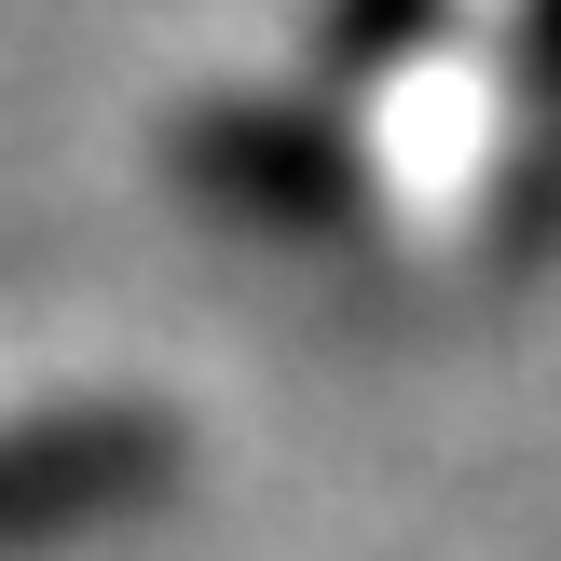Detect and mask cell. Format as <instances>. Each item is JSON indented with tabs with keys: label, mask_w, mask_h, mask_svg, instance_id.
Segmentation results:
<instances>
[{
	"label": "cell",
	"mask_w": 561,
	"mask_h": 561,
	"mask_svg": "<svg viewBox=\"0 0 561 561\" xmlns=\"http://www.w3.org/2000/svg\"><path fill=\"white\" fill-rule=\"evenodd\" d=\"M520 69H535V96L561 110V0H520Z\"/></svg>",
	"instance_id": "obj_4"
},
{
	"label": "cell",
	"mask_w": 561,
	"mask_h": 561,
	"mask_svg": "<svg viewBox=\"0 0 561 561\" xmlns=\"http://www.w3.org/2000/svg\"><path fill=\"white\" fill-rule=\"evenodd\" d=\"M192 164H206V192H247V206L274 219H343L356 206V137L316 124V110H219L206 137H192Z\"/></svg>",
	"instance_id": "obj_2"
},
{
	"label": "cell",
	"mask_w": 561,
	"mask_h": 561,
	"mask_svg": "<svg viewBox=\"0 0 561 561\" xmlns=\"http://www.w3.org/2000/svg\"><path fill=\"white\" fill-rule=\"evenodd\" d=\"M411 27H438V0H343V27H329V55H343V69H383V55H398ZM411 55H425V42H411Z\"/></svg>",
	"instance_id": "obj_3"
},
{
	"label": "cell",
	"mask_w": 561,
	"mask_h": 561,
	"mask_svg": "<svg viewBox=\"0 0 561 561\" xmlns=\"http://www.w3.org/2000/svg\"><path fill=\"white\" fill-rule=\"evenodd\" d=\"M179 493V425L137 398H82V411H14L0 425V561L14 548H69L110 520Z\"/></svg>",
	"instance_id": "obj_1"
}]
</instances>
